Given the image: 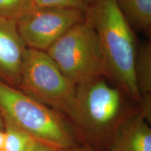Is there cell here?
Listing matches in <instances>:
<instances>
[{
	"label": "cell",
	"mask_w": 151,
	"mask_h": 151,
	"mask_svg": "<svg viewBox=\"0 0 151 151\" xmlns=\"http://www.w3.org/2000/svg\"><path fill=\"white\" fill-rule=\"evenodd\" d=\"M86 18L94 27L108 67L109 78L136 102H140L134 76L138 43L134 29L116 0H91Z\"/></svg>",
	"instance_id": "cell-1"
},
{
	"label": "cell",
	"mask_w": 151,
	"mask_h": 151,
	"mask_svg": "<svg viewBox=\"0 0 151 151\" xmlns=\"http://www.w3.org/2000/svg\"><path fill=\"white\" fill-rule=\"evenodd\" d=\"M0 113L4 120L55 150L73 147V136L58 113L1 81Z\"/></svg>",
	"instance_id": "cell-2"
},
{
	"label": "cell",
	"mask_w": 151,
	"mask_h": 151,
	"mask_svg": "<svg viewBox=\"0 0 151 151\" xmlns=\"http://www.w3.org/2000/svg\"><path fill=\"white\" fill-rule=\"evenodd\" d=\"M46 52L76 87L109 78L97 33L86 18L71 27Z\"/></svg>",
	"instance_id": "cell-3"
},
{
	"label": "cell",
	"mask_w": 151,
	"mask_h": 151,
	"mask_svg": "<svg viewBox=\"0 0 151 151\" xmlns=\"http://www.w3.org/2000/svg\"><path fill=\"white\" fill-rule=\"evenodd\" d=\"M17 88L64 113L77 124V87L61 72L46 51L27 48Z\"/></svg>",
	"instance_id": "cell-4"
},
{
	"label": "cell",
	"mask_w": 151,
	"mask_h": 151,
	"mask_svg": "<svg viewBox=\"0 0 151 151\" xmlns=\"http://www.w3.org/2000/svg\"><path fill=\"white\" fill-rule=\"evenodd\" d=\"M76 101L78 127L96 137L112 134L122 109L120 88L97 79L77 87Z\"/></svg>",
	"instance_id": "cell-5"
},
{
	"label": "cell",
	"mask_w": 151,
	"mask_h": 151,
	"mask_svg": "<svg viewBox=\"0 0 151 151\" xmlns=\"http://www.w3.org/2000/svg\"><path fill=\"white\" fill-rule=\"evenodd\" d=\"M86 19L83 11L56 7L35 8L18 21L26 46L46 51L71 27Z\"/></svg>",
	"instance_id": "cell-6"
},
{
	"label": "cell",
	"mask_w": 151,
	"mask_h": 151,
	"mask_svg": "<svg viewBox=\"0 0 151 151\" xmlns=\"http://www.w3.org/2000/svg\"><path fill=\"white\" fill-rule=\"evenodd\" d=\"M27 48L18 21L0 18V81L18 88Z\"/></svg>",
	"instance_id": "cell-7"
},
{
	"label": "cell",
	"mask_w": 151,
	"mask_h": 151,
	"mask_svg": "<svg viewBox=\"0 0 151 151\" xmlns=\"http://www.w3.org/2000/svg\"><path fill=\"white\" fill-rule=\"evenodd\" d=\"M140 112L120 119L109 151H151V129Z\"/></svg>",
	"instance_id": "cell-8"
},
{
	"label": "cell",
	"mask_w": 151,
	"mask_h": 151,
	"mask_svg": "<svg viewBox=\"0 0 151 151\" xmlns=\"http://www.w3.org/2000/svg\"><path fill=\"white\" fill-rule=\"evenodd\" d=\"M133 29L150 35L151 0H116Z\"/></svg>",
	"instance_id": "cell-9"
},
{
	"label": "cell",
	"mask_w": 151,
	"mask_h": 151,
	"mask_svg": "<svg viewBox=\"0 0 151 151\" xmlns=\"http://www.w3.org/2000/svg\"><path fill=\"white\" fill-rule=\"evenodd\" d=\"M134 76L140 97L151 94V43L138 44L134 61Z\"/></svg>",
	"instance_id": "cell-10"
},
{
	"label": "cell",
	"mask_w": 151,
	"mask_h": 151,
	"mask_svg": "<svg viewBox=\"0 0 151 151\" xmlns=\"http://www.w3.org/2000/svg\"><path fill=\"white\" fill-rule=\"evenodd\" d=\"M4 143L2 151H27L35 141L23 130L6 120H4Z\"/></svg>",
	"instance_id": "cell-11"
},
{
	"label": "cell",
	"mask_w": 151,
	"mask_h": 151,
	"mask_svg": "<svg viewBox=\"0 0 151 151\" xmlns=\"http://www.w3.org/2000/svg\"><path fill=\"white\" fill-rule=\"evenodd\" d=\"M35 9V0H0V18L18 21Z\"/></svg>",
	"instance_id": "cell-12"
},
{
	"label": "cell",
	"mask_w": 151,
	"mask_h": 151,
	"mask_svg": "<svg viewBox=\"0 0 151 151\" xmlns=\"http://www.w3.org/2000/svg\"><path fill=\"white\" fill-rule=\"evenodd\" d=\"M91 0H35V8L56 7L76 9L86 12Z\"/></svg>",
	"instance_id": "cell-13"
},
{
	"label": "cell",
	"mask_w": 151,
	"mask_h": 151,
	"mask_svg": "<svg viewBox=\"0 0 151 151\" xmlns=\"http://www.w3.org/2000/svg\"><path fill=\"white\" fill-rule=\"evenodd\" d=\"M27 151H56L52 147L35 140Z\"/></svg>",
	"instance_id": "cell-14"
},
{
	"label": "cell",
	"mask_w": 151,
	"mask_h": 151,
	"mask_svg": "<svg viewBox=\"0 0 151 151\" xmlns=\"http://www.w3.org/2000/svg\"><path fill=\"white\" fill-rule=\"evenodd\" d=\"M56 151H95V150H90V149H86V148H73V147H71V148L60 149V150H58Z\"/></svg>",
	"instance_id": "cell-15"
},
{
	"label": "cell",
	"mask_w": 151,
	"mask_h": 151,
	"mask_svg": "<svg viewBox=\"0 0 151 151\" xmlns=\"http://www.w3.org/2000/svg\"><path fill=\"white\" fill-rule=\"evenodd\" d=\"M4 143V129H0V151H2Z\"/></svg>",
	"instance_id": "cell-16"
},
{
	"label": "cell",
	"mask_w": 151,
	"mask_h": 151,
	"mask_svg": "<svg viewBox=\"0 0 151 151\" xmlns=\"http://www.w3.org/2000/svg\"><path fill=\"white\" fill-rule=\"evenodd\" d=\"M4 129V120L3 117L0 113V129Z\"/></svg>",
	"instance_id": "cell-17"
}]
</instances>
